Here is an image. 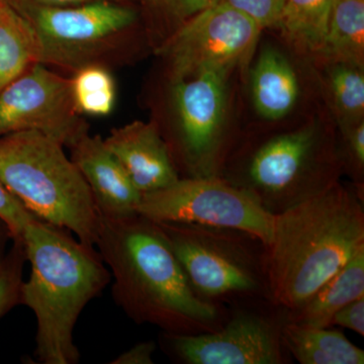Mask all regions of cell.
<instances>
[{"instance_id":"obj_10","label":"cell","mask_w":364,"mask_h":364,"mask_svg":"<svg viewBox=\"0 0 364 364\" xmlns=\"http://www.w3.org/2000/svg\"><path fill=\"white\" fill-rule=\"evenodd\" d=\"M18 11L33 26L38 62L75 71L95 63L138 18L131 6L109 0L63 7L26 6Z\"/></svg>"},{"instance_id":"obj_16","label":"cell","mask_w":364,"mask_h":364,"mask_svg":"<svg viewBox=\"0 0 364 364\" xmlns=\"http://www.w3.org/2000/svg\"><path fill=\"white\" fill-rule=\"evenodd\" d=\"M361 296H364V247L359 249L303 305L293 312H287V322L308 327H330L337 311Z\"/></svg>"},{"instance_id":"obj_30","label":"cell","mask_w":364,"mask_h":364,"mask_svg":"<svg viewBox=\"0 0 364 364\" xmlns=\"http://www.w3.org/2000/svg\"><path fill=\"white\" fill-rule=\"evenodd\" d=\"M9 238H11V232H9V228L4 224V221L0 220V264L6 257L4 247H6V241Z\"/></svg>"},{"instance_id":"obj_19","label":"cell","mask_w":364,"mask_h":364,"mask_svg":"<svg viewBox=\"0 0 364 364\" xmlns=\"http://www.w3.org/2000/svg\"><path fill=\"white\" fill-rule=\"evenodd\" d=\"M334 0H286L275 28L299 51L320 57Z\"/></svg>"},{"instance_id":"obj_14","label":"cell","mask_w":364,"mask_h":364,"mask_svg":"<svg viewBox=\"0 0 364 364\" xmlns=\"http://www.w3.org/2000/svg\"><path fill=\"white\" fill-rule=\"evenodd\" d=\"M104 141L142 195L181 178L168 144L155 124L135 121L114 129Z\"/></svg>"},{"instance_id":"obj_17","label":"cell","mask_w":364,"mask_h":364,"mask_svg":"<svg viewBox=\"0 0 364 364\" xmlns=\"http://www.w3.org/2000/svg\"><path fill=\"white\" fill-rule=\"evenodd\" d=\"M287 322L282 329L284 346L301 364H363L364 351L339 330Z\"/></svg>"},{"instance_id":"obj_31","label":"cell","mask_w":364,"mask_h":364,"mask_svg":"<svg viewBox=\"0 0 364 364\" xmlns=\"http://www.w3.org/2000/svg\"><path fill=\"white\" fill-rule=\"evenodd\" d=\"M4 2H6V4H9V6H14V2H16V0H2Z\"/></svg>"},{"instance_id":"obj_4","label":"cell","mask_w":364,"mask_h":364,"mask_svg":"<svg viewBox=\"0 0 364 364\" xmlns=\"http://www.w3.org/2000/svg\"><path fill=\"white\" fill-rule=\"evenodd\" d=\"M63 148L40 132L0 136V181L31 214L95 248L100 213L90 186Z\"/></svg>"},{"instance_id":"obj_15","label":"cell","mask_w":364,"mask_h":364,"mask_svg":"<svg viewBox=\"0 0 364 364\" xmlns=\"http://www.w3.org/2000/svg\"><path fill=\"white\" fill-rule=\"evenodd\" d=\"M298 76L282 53L265 48L251 71V97L256 112L267 121H280L296 107Z\"/></svg>"},{"instance_id":"obj_1","label":"cell","mask_w":364,"mask_h":364,"mask_svg":"<svg viewBox=\"0 0 364 364\" xmlns=\"http://www.w3.org/2000/svg\"><path fill=\"white\" fill-rule=\"evenodd\" d=\"M95 245L114 273V299L139 324L193 335L215 331L226 320L225 305L202 298L191 287L155 223L138 214L100 217Z\"/></svg>"},{"instance_id":"obj_18","label":"cell","mask_w":364,"mask_h":364,"mask_svg":"<svg viewBox=\"0 0 364 364\" xmlns=\"http://www.w3.org/2000/svg\"><path fill=\"white\" fill-rule=\"evenodd\" d=\"M37 40L30 21L0 2V92L33 64L39 63Z\"/></svg>"},{"instance_id":"obj_25","label":"cell","mask_w":364,"mask_h":364,"mask_svg":"<svg viewBox=\"0 0 364 364\" xmlns=\"http://www.w3.org/2000/svg\"><path fill=\"white\" fill-rule=\"evenodd\" d=\"M35 218L0 181V220L9 228L14 241L23 240L26 224Z\"/></svg>"},{"instance_id":"obj_28","label":"cell","mask_w":364,"mask_h":364,"mask_svg":"<svg viewBox=\"0 0 364 364\" xmlns=\"http://www.w3.org/2000/svg\"><path fill=\"white\" fill-rule=\"evenodd\" d=\"M156 345L153 341L142 342L124 352L119 358L112 361V364H152L153 354Z\"/></svg>"},{"instance_id":"obj_26","label":"cell","mask_w":364,"mask_h":364,"mask_svg":"<svg viewBox=\"0 0 364 364\" xmlns=\"http://www.w3.org/2000/svg\"><path fill=\"white\" fill-rule=\"evenodd\" d=\"M247 14L260 28H275L286 0H219Z\"/></svg>"},{"instance_id":"obj_23","label":"cell","mask_w":364,"mask_h":364,"mask_svg":"<svg viewBox=\"0 0 364 364\" xmlns=\"http://www.w3.org/2000/svg\"><path fill=\"white\" fill-rule=\"evenodd\" d=\"M26 260L23 240L14 241V247L0 264V317L21 303L23 262Z\"/></svg>"},{"instance_id":"obj_8","label":"cell","mask_w":364,"mask_h":364,"mask_svg":"<svg viewBox=\"0 0 364 364\" xmlns=\"http://www.w3.org/2000/svg\"><path fill=\"white\" fill-rule=\"evenodd\" d=\"M219 329L200 334H168L165 344L186 364H289L282 329L287 311L269 299L233 304Z\"/></svg>"},{"instance_id":"obj_2","label":"cell","mask_w":364,"mask_h":364,"mask_svg":"<svg viewBox=\"0 0 364 364\" xmlns=\"http://www.w3.org/2000/svg\"><path fill=\"white\" fill-rule=\"evenodd\" d=\"M363 184L329 188L274 215L268 296L293 312L364 247Z\"/></svg>"},{"instance_id":"obj_5","label":"cell","mask_w":364,"mask_h":364,"mask_svg":"<svg viewBox=\"0 0 364 364\" xmlns=\"http://www.w3.org/2000/svg\"><path fill=\"white\" fill-rule=\"evenodd\" d=\"M241 156L225 164L220 177L272 215L329 188L343 169L331 136L315 124L269 136Z\"/></svg>"},{"instance_id":"obj_7","label":"cell","mask_w":364,"mask_h":364,"mask_svg":"<svg viewBox=\"0 0 364 364\" xmlns=\"http://www.w3.org/2000/svg\"><path fill=\"white\" fill-rule=\"evenodd\" d=\"M231 72L208 70L171 81L176 114V140L170 148L184 177H220L229 158L228 78Z\"/></svg>"},{"instance_id":"obj_3","label":"cell","mask_w":364,"mask_h":364,"mask_svg":"<svg viewBox=\"0 0 364 364\" xmlns=\"http://www.w3.org/2000/svg\"><path fill=\"white\" fill-rule=\"evenodd\" d=\"M66 231L36 217L23 233L31 275L21 284V304L37 318L35 355L44 364L78 363L76 322L111 279L95 248L74 240Z\"/></svg>"},{"instance_id":"obj_9","label":"cell","mask_w":364,"mask_h":364,"mask_svg":"<svg viewBox=\"0 0 364 364\" xmlns=\"http://www.w3.org/2000/svg\"><path fill=\"white\" fill-rule=\"evenodd\" d=\"M136 214L154 223L237 230L267 246L274 222V215L255 198L222 177H183L167 188L144 193Z\"/></svg>"},{"instance_id":"obj_12","label":"cell","mask_w":364,"mask_h":364,"mask_svg":"<svg viewBox=\"0 0 364 364\" xmlns=\"http://www.w3.org/2000/svg\"><path fill=\"white\" fill-rule=\"evenodd\" d=\"M72 97L70 78L33 64L0 92V136L36 131L68 147L87 131Z\"/></svg>"},{"instance_id":"obj_13","label":"cell","mask_w":364,"mask_h":364,"mask_svg":"<svg viewBox=\"0 0 364 364\" xmlns=\"http://www.w3.org/2000/svg\"><path fill=\"white\" fill-rule=\"evenodd\" d=\"M68 147L72 161L90 186L100 217L119 220L136 215L142 193L102 136H90L86 131Z\"/></svg>"},{"instance_id":"obj_6","label":"cell","mask_w":364,"mask_h":364,"mask_svg":"<svg viewBox=\"0 0 364 364\" xmlns=\"http://www.w3.org/2000/svg\"><path fill=\"white\" fill-rule=\"evenodd\" d=\"M155 224L202 298L222 305L269 299L267 245L259 239L223 228Z\"/></svg>"},{"instance_id":"obj_24","label":"cell","mask_w":364,"mask_h":364,"mask_svg":"<svg viewBox=\"0 0 364 364\" xmlns=\"http://www.w3.org/2000/svg\"><path fill=\"white\" fill-rule=\"evenodd\" d=\"M162 18L174 26L173 31L191 16L214 6L219 0H148Z\"/></svg>"},{"instance_id":"obj_27","label":"cell","mask_w":364,"mask_h":364,"mask_svg":"<svg viewBox=\"0 0 364 364\" xmlns=\"http://www.w3.org/2000/svg\"><path fill=\"white\" fill-rule=\"evenodd\" d=\"M340 326L364 336V296L354 299L334 314L330 327Z\"/></svg>"},{"instance_id":"obj_32","label":"cell","mask_w":364,"mask_h":364,"mask_svg":"<svg viewBox=\"0 0 364 364\" xmlns=\"http://www.w3.org/2000/svg\"><path fill=\"white\" fill-rule=\"evenodd\" d=\"M1 1H2V0H0V2H1Z\"/></svg>"},{"instance_id":"obj_22","label":"cell","mask_w":364,"mask_h":364,"mask_svg":"<svg viewBox=\"0 0 364 364\" xmlns=\"http://www.w3.org/2000/svg\"><path fill=\"white\" fill-rule=\"evenodd\" d=\"M71 80L72 97L80 114L109 116L117 100L116 82L111 72L97 63L77 69Z\"/></svg>"},{"instance_id":"obj_29","label":"cell","mask_w":364,"mask_h":364,"mask_svg":"<svg viewBox=\"0 0 364 364\" xmlns=\"http://www.w3.org/2000/svg\"><path fill=\"white\" fill-rule=\"evenodd\" d=\"M100 0H16L14 6L18 11L26 6L63 7L79 6V4H90ZM109 1L124 2V0H109Z\"/></svg>"},{"instance_id":"obj_21","label":"cell","mask_w":364,"mask_h":364,"mask_svg":"<svg viewBox=\"0 0 364 364\" xmlns=\"http://www.w3.org/2000/svg\"><path fill=\"white\" fill-rule=\"evenodd\" d=\"M326 85L340 130L364 121L363 68L328 63Z\"/></svg>"},{"instance_id":"obj_20","label":"cell","mask_w":364,"mask_h":364,"mask_svg":"<svg viewBox=\"0 0 364 364\" xmlns=\"http://www.w3.org/2000/svg\"><path fill=\"white\" fill-rule=\"evenodd\" d=\"M321 58L364 67V0H334Z\"/></svg>"},{"instance_id":"obj_11","label":"cell","mask_w":364,"mask_h":364,"mask_svg":"<svg viewBox=\"0 0 364 364\" xmlns=\"http://www.w3.org/2000/svg\"><path fill=\"white\" fill-rule=\"evenodd\" d=\"M262 28L247 14L218 1L177 26L158 49L171 81L200 72H231L252 57Z\"/></svg>"}]
</instances>
